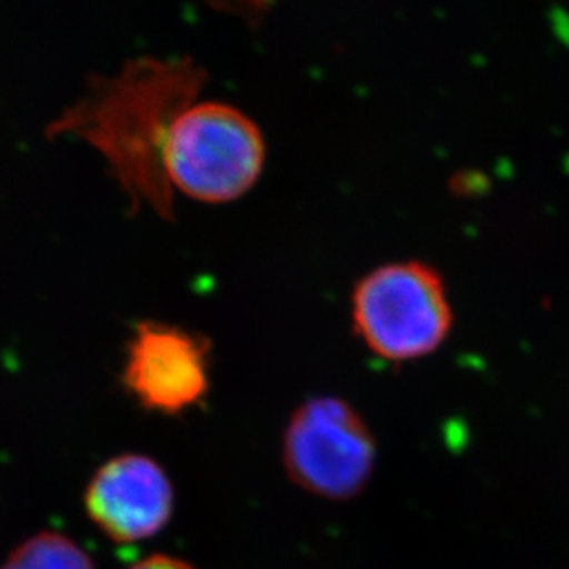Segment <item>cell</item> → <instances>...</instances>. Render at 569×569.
Segmentation results:
<instances>
[{
	"instance_id": "cell-1",
	"label": "cell",
	"mask_w": 569,
	"mask_h": 569,
	"mask_svg": "<svg viewBox=\"0 0 569 569\" xmlns=\"http://www.w3.org/2000/svg\"><path fill=\"white\" fill-rule=\"evenodd\" d=\"M209 74L189 56L137 58L111 76H92L74 103L50 122L47 137L72 134L106 159L133 210L173 220L164 148L173 122L196 103Z\"/></svg>"
},
{
	"instance_id": "cell-2",
	"label": "cell",
	"mask_w": 569,
	"mask_h": 569,
	"mask_svg": "<svg viewBox=\"0 0 569 569\" xmlns=\"http://www.w3.org/2000/svg\"><path fill=\"white\" fill-rule=\"evenodd\" d=\"M352 325L381 360L413 361L433 355L453 327L441 273L420 260L371 269L352 293Z\"/></svg>"
},
{
	"instance_id": "cell-3",
	"label": "cell",
	"mask_w": 569,
	"mask_h": 569,
	"mask_svg": "<svg viewBox=\"0 0 569 569\" xmlns=\"http://www.w3.org/2000/svg\"><path fill=\"white\" fill-rule=\"evenodd\" d=\"M266 142L253 119L221 102H196L173 122L164 148L172 189L204 203H227L262 173Z\"/></svg>"
},
{
	"instance_id": "cell-4",
	"label": "cell",
	"mask_w": 569,
	"mask_h": 569,
	"mask_svg": "<svg viewBox=\"0 0 569 569\" xmlns=\"http://www.w3.org/2000/svg\"><path fill=\"white\" fill-rule=\"evenodd\" d=\"M282 459L297 487L327 500H349L371 478L377 445L349 402L317 397L291 415Z\"/></svg>"
},
{
	"instance_id": "cell-5",
	"label": "cell",
	"mask_w": 569,
	"mask_h": 569,
	"mask_svg": "<svg viewBox=\"0 0 569 569\" xmlns=\"http://www.w3.org/2000/svg\"><path fill=\"white\" fill-rule=\"evenodd\" d=\"M209 350L199 333L167 322H139L126 352V389L150 411L183 413L209 391Z\"/></svg>"
},
{
	"instance_id": "cell-6",
	"label": "cell",
	"mask_w": 569,
	"mask_h": 569,
	"mask_svg": "<svg viewBox=\"0 0 569 569\" xmlns=\"http://www.w3.org/2000/svg\"><path fill=\"white\" fill-rule=\"evenodd\" d=\"M87 516L114 542H140L172 518L173 485L159 462L139 453L113 457L87 485Z\"/></svg>"
},
{
	"instance_id": "cell-7",
	"label": "cell",
	"mask_w": 569,
	"mask_h": 569,
	"mask_svg": "<svg viewBox=\"0 0 569 569\" xmlns=\"http://www.w3.org/2000/svg\"><path fill=\"white\" fill-rule=\"evenodd\" d=\"M0 569H94V565L74 540L43 531L19 543Z\"/></svg>"
},
{
	"instance_id": "cell-8",
	"label": "cell",
	"mask_w": 569,
	"mask_h": 569,
	"mask_svg": "<svg viewBox=\"0 0 569 569\" xmlns=\"http://www.w3.org/2000/svg\"><path fill=\"white\" fill-rule=\"evenodd\" d=\"M129 569H196L184 560L176 559L170 555H151L148 559H142Z\"/></svg>"
}]
</instances>
